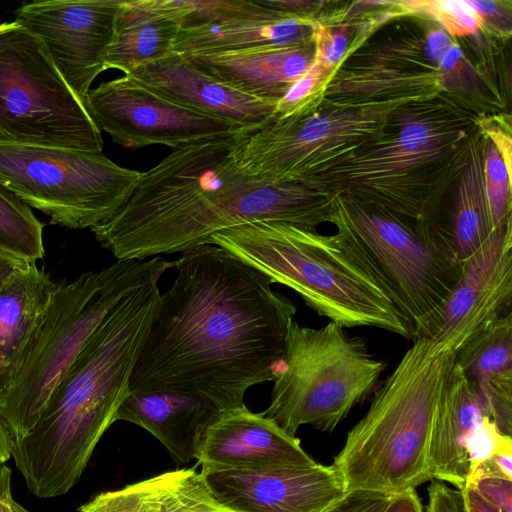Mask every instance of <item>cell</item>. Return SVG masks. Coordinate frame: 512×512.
<instances>
[{"mask_svg": "<svg viewBox=\"0 0 512 512\" xmlns=\"http://www.w3.org/2000/svg\"><path fill=\"white\" fill-rule=\"evenodd\" d=\"M160 293L133 367L130 393L179 391L220 411L273 381L296 307L270 280L215 245L187 250Z\"/></svg>", "mask_w": 512, "mask_h": 512, "instance_id": "obj_1", "label": "cell"}, {"mask_svg": "<svg viewBox=\"0 0 512 512\" xmlns=\"http://www.w3.org/2000/svg\"><path fill=\"white\" fill-rule=\"evenodd\" d=\"M235 135L180 146L142 172L118 212L91 229L96 240L117 260H145L208 245L215 233L246 223L315 229L327 221L325 194L242 173L232 157Z\"/></svg>", "mask_w": 512, "mask_h": 512, "instance_id": "obj_2", "label": "cell"}, {"mask_svg": "<svg viewBox=\"0 0 512 512\" xmlns=\"http://www.w3.org/2000/svg\"><path fill=\"white\" fill-rule=\"evenodd\" d=\"M159 297L158 284L123 297L61 377L31 431L13 443L11 457L35 496H61L79 481L130 393V376Z\"/></svg>", "mask_w": 512, "mask_h": 512, "instance_id": "obj_3", "label": "cell"}, {"mask_svg": "<svg viewBox=\"0 0 512 512\" xmlns=\"http://www.w3.org/2000/svg\"><path fill=\"white\" fill-rule=\"evenodd\" d=\"M479 118L437 95L398 107L381 137L305 186L432 227L445 186L461 172Z\"/></svg>", "mask_w": 512, "mask_h": 512, "instance_id": "obj_4", "label": "cell"}, {"mask_svg": "<svg viewBox=\"0 0 512 512\" xmlns=\"http://www.w3.org/2000/svg\"><path fill=\"white\" fill-rule=\"evenodd\" d=\"M454 361L455 353L433 340L413 339L334 457L347 490L396 495L432 481L430 438Z\"/></svg>", "mask_w": 512, "mask_h": 512, "instance_id": "obj_5", "label": "cell"}, {"mask_svg": "<svg viewBox=\"0 0 512 512\" xmlns=\"http://www.w3.org/2000/svg\"><path fill=\"white\" fill-rule=\"evenodd\" d=\"M218 246L294 290L318 315L344 328L412 334L386 295L350 259L335 235L281 221H256L212 235Z\"/></svg>", "mask_w": 512, "mask_h": 512, "instance_id": "obj_6", "label": "cell"}, {"mask_svg": "<svg viewBox=\"0 0 512 512\" xmlns=\"http://www.w3.org/2000/svg\"><path fill=\"white\" fill-rule=\"evenodd\" d=\"M175 261L117 260L73 281L55 283L12 385L0 397V418L13 443L38 421L61 377L105 315L127 294L174 268Z\"/></svg>", "mask_w": 512, "mask_h": 512, "instance_id": "obj_7", "label": "cell"}, {"mask_svg": "<svg viewBox=\"0 0 512 512\" xmlns=\"http://www.w3.org/2000/svg\"><path fill=\"white\" fill-rule=\"evenodd\" d=\"M328 222L350 259L391 301L412 339L457 283L463 263L424 223L329 195Z\"/></svg>", "mask_w": 512, "mask_h": 512, "instance_id": "obj_8", "label": "cell"}, {"mask_svg": "<svg viewBox=\"0 0 512 512\" xmlns=\"http://www.w3.org/2000/svg\"><path fill=\"white\" fill-rule=\"evenodd\" d=\"M384 369L364 339L341 325L330 321L311 328L293 320L263 414L292 436L302 425L331 432L371 392Z\"/></svg>", "mask_w": 512, "mask_h": 512, "instance_id": "obj_9", "label": "cell"}, {"mask_svg": "<svg viewBox=\"0 0 512 512\" xmlns=\"http://www.w3.org/2000/svg\"><path fill=\"white\" fill-rule=\"evenodd\" d=\"M327 100V99H324ZM406 98L369 104L327 100L312 113L272 120L235 135L232 157L244 174L273 184H301L356 154L383 134Z\"/></svg>", "mask_w": 512, "mask_h": 512, "instance_id": "obj_10", "label": "cell"}, {"mask_svg": "<svg viewBox=\"0 0 512 512\" xmlns=\"http://www.w3.org/2000/svg\"><path fill=\"white\" fill-rule=\"evenodd\" d=\"M141 175L102 153L0 141V184L51 224L70 229H92L112 218Z\"/></svg>", "mask_w": 512, "mask_h": 512, "instance_id": "obj_11", "label": "cell"}, {"mask_svg": "<svg viewBox=\"0 0 512 512\" xmlns=\"http://www.w3.org/2000/svg\"><path fill=\"white\" fill-rule=\"evenodd\" d=\"M0 134L6 141L102 153L101 131L41 41L0 24Z\"/></svg>", "mask_w": 512, "mask_h": 512, "instance_id": "obj_12", "label": "cell"}, {"mask_svg": "<svg viewBox=\"0 0 512 512\" xmlns=\"http://www.w3.org/2000/svg\"><path fill=\"white\" fill-rule=\"evenodd\" d=\"M84 107L100 131L128 149L154 144L175 149L245 131L171 102L127 75L90 90Z\"/></svg>", "mask_w": 512, "mask_h": 512, "instance_id": "obj_13", "label": "cell"}, {"mask_svg": "<svg viewBox=\"0 0 512 512\" xmlns=\"http://www.w3.org/2000/svg\"><path fill=\"white\" fill-rule=\"evenodd\" d=\"M121 0H47L22 4L14 22L34 34L84 105L106 68Z\"/></svg>", "mask_w": 512, "mask_h": 512, "instance_id": "obj_14", "label": "cell"}, {"mask_svg": "<svg viewBox=\"0 0 512 512\" xmlns=\"http://www.w3.org/2000/svg\"><path fill=\"white\" fill-rule=\"evenodd\" d=\"M511 218L463 262L461 275L444 302L415 332L455 353L476 332L512 313Z\"/></svg>", "mask_w": 512, "mask_h": 512, "instance_id": "obj_15", "label": "cell"}, {"mask_svg": "<svg viewBox=\"0 0 512 512\" xmlns=\"http://www.w3.org/2000/svg\"><path fill=\"white\" fill-rule=\"evenodd\" d=\"M455 363L440 396L428 452L432 480L461 490L470 474L494 454L511 446Z\"/></svg>", "mask_w": 512, "mask_h": 512, "instance_id": "obj_16", "label": "cell"}, {"mask_svg": "<svg viewBox=\"0 0 512 512\" xmlns=\"http://www.w3.org/2000/svg\"><path fill=\"white\" fill-rule=\"evenodd\" d=\"M212 493L238 512H322L348 490L335 468H202Z\"/></svg>", "mask_w": 512, "mask_h": 512, "instance_id": "obj_17", "label": "cell"}, {"mask_svg": "<svg viewBox=\"0 0 512 512\" xmlns=\"http://www.w3.org/2000/svg\"><path fill=\"white\" fill-rule=\"evenodd\" d=\"M315 20L278 12L260 0H194L172 52L209 54L304 42L312 39Z\"/></svg>", "mask_w": 512, "mask_h": 512, "instance_id": "obj_18", "label": "cell"}, {"mask_svg": "<svg viewBox=\"0 0 512 512\" xmlns=\"http://www.w3.org/2000/svg\"><path fill=\"white\" fill-rule=\"evenodd\" d=\"M127 76L171 102L244 130L269 123L277 105L221 83L176 52L141 65Z\"/></svg>", "mask_w": 512, "mask_h": 512, "instance_id": "obj_19", "label": "cell"}, {"mask_svg": "<svg viewBox=\"0 0 512 512\" xmlns=\"http://www.w3.org/2000/svg\"><path fill=\"white\" fill-rule=\"evenodd\" d=\"M202 468L302 467L316 464L263 413L242 407L221 412L205 431L197 457Z\"/></svg>", "mask_w": 512, "mask_h": 512, "instance_id": "obj_20", "label": "cell"}, {"mask_svg": "<svg viewBox=\"0 0 512 512\" xmlns=\"http://www.w3.org/2000/svg\"><path fill=\"white\" fill-rule=\"evenodd\" d=\"M184 56L198 70L221 83L254 98L278 103L314 62L315 46L311 39L289 45Z\"/></svg>", "mask_w": 512, "mask_h": 512, "instance_id": "obj_21", "label": "cell"}, {"mask_svg": "<svg viewBox=\"0 0 512 512\" xmlns=\"http://www.w3.org/2000/svg\"><path fill=\"white\" fill-rule=\"evenodd\" d=\"M223 411L206 399L179 391L129 393L115 421L134 423L155 436L181 463L197 459L208 426Z\"/></svg>", "mask_w": 512, "mask_h": 512, "instance_id": "obj_22", "label": "cell"}, {"mask_svg": "<svg viewBox=\"0 0 512 512\" xmlns=\"http://www.w3.org/2000/svg\"><path fill=\"white\" fill-rule=\"evenodd\" d=\"M194 0H121L106 68L129 74L173 51Z\"/></svg>", "mask_w": 512, "mask_h": 512, "instance_id": "obj_23", "label": "cell"}, {"mask_svg": "<svg viewBox=\"0 0 512 512\" xmlns=\"http://www.w3.org/2000/svg\"><path fill=\"white\" fill-rule=\"evenodd\" d=\"M455 363L487 406L499 430L512 437V313L471 336L455 352Z\"/></svg>", "mask_w": 512, "mask_h": 512, "instance_id": "obj_24", "label": "cell"}, {"mask_svg": "<svg viewBox=\"0 0 512 512\" xmlns=\"http://www.w3.org/2000/svg\"><path fill=\"white\" fill-rule=\"evenodd\" d=\"M54 285L36 263L0 284V397L21 368Z\"/></svg>", "mask_w": 512, "mask_h": 512, "instance_id": "obj_25", "label": "cell"}, {"mask_svg": "<svg viewBox=\"0 0 512 512\" xmlns=\"http://www.w3.org/2000/svg\"><path fill=\"white\" fill-rule=\"evenodd\" d=\"M449 215L435 232L454 256L464 262L495 230L492 226L483 181V137L474 135Z\"/></svg>", "mask_w": 512, "mask_h": 512, "instance_id": "obj_26", "label": "cell"}, {"mask_svg": "<svg viewBox=\"0 0 512 512\" xmlns=\"http://www.w3.org/2000/svg\"><path fill=\"white\" fill-rule=\"evenodd\" d=\"M0 251L29 263L45 254L43 224L30 207L0 184Z\"/></svg>", "mask_w": 512, "mask_h": 512, "instance_id": "obj_27", "label": "cell"}, {"mask_svg": "<svg viewBox=\"0 0 512 512\" xmlns=\"http://www.w3.org/2000/svg\"><path fill=\"white\" fill-rule=\"evenodd\" d=\"M181 469L96 495L78 512H165Z\"/></svg>", "mask_w": 512, "mask_h": 512, "instance_id": "obj_28", "label": "cell"}, {"mask_svg": "<svg viewBox=\"0 0 512 512\" xmlns=\"http://www.w3.org/2000/svg\"><path fill=\"white\" fill-rule=\"evenodd\" d=\"M483 137V181L494 229L511 218V173L496 146Z\"/></svg>", "mask_w": 512, "mask_h": 512, "instance_id": "obj_29", "label": "cell"}, {"mask_svg": "<svg viewBox=\"0 0 512 512\" xmlns=\"http://www.w3.org/2000/svg\"><path fill=\"white\" fill-rule=\"evenodd\" d=\"M333 73L314 60L278 101L272 120L306 115L317 110L324 101L325 90Z\"/></svg>", "mask_w": 512, "mask_h": 512, "instance_id": "obj_30", "label": "cell"}, {"mask_svg": "<svg viewBox=\"0 0 512 512\" xmlns=\"http://www.w3.org/2000/svg\"><path fill=\"white\" fill-rule=\"evenodd\" d=\"M409 13L430 16L454 36H466L476 33L484 24L464 0H414L394 2Z\"/></svg>", "mask_w": 512, "mask_h": 512, "instance_id": "obj_31", "label": "cell"}, {"mask_svg": "<svg viewBox=\"0 0 512 512\" xmlns=\"http://www.w3.org/2000/svg\"><path fill=\"white\" fill-rule=\"evenodd\" d=\"M165 512H238L222 503L200 472L181 469Z\"/></svg>", "mask_w": 512, "mask_h": 512, "instance_id": "obj_32", "label": "cell"}, {"mask_svg": "<svg viewBox=\"0 0 512 512\" xmlns=\"http://www.w3.org/2000/svg\"><path fill=\"white\" fill-rule=\"evenodd\" d=\"M350 34V24L327 25L316 19L312 34L314 60L335 72L346 55Z\"/></svg>", "mask_w": 512, "mask_h": 512, "instance_id": "obj_33", "label": "cell"}, {"mask_svg": "<svg viewBox=\"0 0 512 512\" xmlns=\"http://www.w3.org/2000/svg\"><path fill=\"white\" fill-rule=\"evenodd\" d=\"M393 496L371 490L352 489L322 512H385Z\"/></svg>", "mask_w": 512, "mask_h": 512, "instance_id": "obj_34", "label": "cell"}, {"mask_svg": "<svg viewBox=\"0 0 512 512\" xmlns=\"http://www.w3.org/2000/svg\"><path fill=\"white\" fill-rule=\"evenodd\" d=\"M466 485L473 487L501 512H512V480L495 475H482L471 479Z\"/></svg>", "mask_w": 512, "mask_h": 512, "instance_id": "obj_35", "label": "cell"}, {"mask_svg": "<svg viewBox=\"0 0 512 512\" xmlns=\"http://www.w3.org/2000/svg\"><path fill=\"white\" fill-rule=\"evenodd\" d=\"M426 512H467L462 491L432 480L428 487Z\"/></svg>", "mask_w": 512, "mask_h": 512, "instance_id": "obj_36", "label": "cell"}, {"mask_svg": "<svg viewBox=\"0 0 512 512\" xmlns=\"http://www.w3.org/2000/svg\"><path fill=\"white\" fill-rule=\"evenodd\" d=\"M477 126L481 134L488 138L500 152L504 163L511 173V131L505 129L504 122L500 120H478Z\"/></svg>", "mask_w": 512, "mask_h": 512, "instance_id": "obj_37", "label": "cell"}, {"mask_svg": "<svg viewBox=\"0 0 512 512\" xmlns=\"http://www.w3.org/2000/svg\"><path fill=\"white\" fill-rule=\"evenodd\" d=\"M450 39L443 29L430 31L424 42L426 54L430 61L437 63L450 45Z\"/></svg>", "mask_w": 512, "mask_h": 512, "instance_id": "obj_38", "label": "cell"}, {"mask_svg": "<svg viewBox=\"0 0 512 512\" xmlns=\"http://www.w3.org/2000/svg\"><path fill=\"white\" fill-rule=\"evenodd\" d=\"M385 512H424L415 490H408L392 497Z\"/></svg>", "mask_w": 512, "mask_h": 512, "instance_id": "obj_39", "label": "cell"}, {"mask_svg": "<svg viewBox=\"0 0 512 512\" xmlns=\"http://www.w3.org/2000/svg\"><path fill=\"white\" fill-rule=\"evenodd\" d=\"M461 491L467 512H501L486 501L473 487L466 485Z\"/></svg>", "mask_w": 512, "mask_h": 512, "instance_id": "obj_40", "label": "cell"}, {"mask_svg": "<svg viewBox=\"0 0 512 512\" xmlns=\"http://www.w3.org/2000/svg\"><path fill=\"white\" fill-rule=\"evenodd\" d=\"M462 51L460 47L451 42L440 60L438 66L442 72H456L462 68Z\"/></svg>", "mask_w": 512, "mask_h": 512, "instance_id": "obj_41", "label": "cell"}, {"mask_svg": "<svg viewBox=\"0 0 512 512\" xmlns=\"http://www.w3.org/2000/svg\"><path fill=\"white\" fill-rule=\"evenodd\" d=\"M28 264L27 261L0 251V284Z\"/></svg>", "mask_w": 512, "mask_h": 512, "instance_id": "obj_42", "label": "cell"}, {"mask_svg": "<svg viewBox=\"0 0 512 512\" xmlns=\"http://www.w3.org/2000/svg\"><path fill=\"white\" fill-rule=\"evenodd\" d=\"M465 3L479 16H481L485 22L486 18L488 17H497L500 16L502 13L500 10L502 7L500 5L502 2H496V1H475V0H464Z\"/></svg>", "mask_w": 512, "mask_h": 512, "instance_id": "obj_43", "label": "cell"}, {"mask_svg": "<svg viewBox=\"0 0 512 512\" xmlns=\"http://www.w3.org/2000/svg\"><path fill=\"white\" fill-rule=\"evenodd\" d=\"M13 440L0 418V465L4 464L11 457Z\"/></svg>", "mask_w": 512, "mask_h": 512, "instance_id": "obj_44", "label": "cell"}, {"mask_svg": "<svg viewBox=\"0 0 512 512\" xmlns=\"http://www.w3.org/2000/svg\"><path fill=\"white\" fill-rule=\"evenodd\" d=\"M11 470L6 465H0V499L11 494Z\"/></svg>", "mask_w": 512, "mask_h": 512, "instance_id": "obj_45", "label": "cell"}, {"mask_svg": "<svg viewBox=\"0 0 512 512\" xmlns=\"http://www.w3.org/2000/svg\"><path fill=\"white\" fill-rule=\"evenodd\" d=\"M0 512H29L8 494L0 499Z\"/></svg>", "mask_w": 512, "mask_h": 512, "instance_id": "obj_46", "label": "cell"}, {"mask_svg": "<svg viewBox=\"0 0 512 512\" xmlns=\"http://www.w3.org/2000/svg\"><path fill=\"white\" fill-rule=\"evenodd\" d=\"M0 141H6L5 138L0 134Z\"/></svg>", "mask_w": 512, "mask_h": 512, "instance_id": "obj_47", "label": "cell"}]
</instances>
